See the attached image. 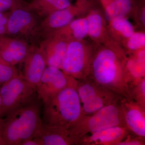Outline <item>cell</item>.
<instances>
[{"mask_svg":"<svg viewBox=\"0 0 145 145\" xmlns=\"http://www.w3.org/2000/svg\"><path fill=\"white\" fill-rule=\"evenodd\" d=\"M127 53L111 40L106 44H98L91 63L87 78L113 91L128 100H133L130 81L127 70Z\"/></svg>","mask_w":145,"mask_h":145,"instance_id":"obj_1","label":"cell"},{"mask_svg":"<svg viewBox=\"0 0 145 145\" xmlns=\"http://www.w3.org/2000/svg\"><path fill=\"white\" fill-rule=\"evenodd\" d=\"M5 117L3 136L6 145H21L35 138L42 125L39 105L33 101Z\"/></svg>","mask_w":145,"mask_h":145,"instance_id":"obj_2","label":"cell"},{"mask_svg":"<svg viewBox=\"0 0 145 145\" xmlns=\"http://www.w3.org/2000/svg\"><path fill=\"white\" fill-rule=\"evenodd\" d=\"M77 86L68 87L44 102L43 123L69 129L82 115Z\"/></svg>","mask_w":145,"mask_h":145,"instance_id":"obj_3","label":"cell"},{"mask_svg":"<svg viewBox=\"0 0 145 145\" xmlns=\"http://www.w3.org/2000/svg\"><path fill=\"white\" fill-rule=\"evenodd\" d=\"M126 127L121 103L109 105L93 114L81 116L69 129L75 145L84 136L110 127Z\"/></svg>","mask_w":145,"mask_h":145,"instance_id":"obj_4","label":"cell"},{"mask_svg":"<svg viewBox=\"0 0 145 145\" xmlns=\"http://www.w3.org/2000/svg\"><path fill=\"white\" fill-rule=\"evenodd\" d=\"M77 89L82 105V116L93 114L109 105L121 103L125 99L88 78L78 81Z\"/></svg>","mask_w":145,"mask_h":145,"instance_id":"obj_5","label":"cell"},{"mask_svg":"<svg viewBox=\"0 0 145 145\" xmlns=\"http://www.w3.org/2000/svg\"><path fill=\"white\" fill-rule=\"evenodd\" d=\"M98 45L85 39L69 42L61 70L78 81L87 78Z\"/></svg>","mask_w":145,"mask_h":145,"instance_id":"obj_6","label":"cell"},{"mask_svg":"<svg viewBox=\"0 0 145 145\" xmlns=\"http://www.w3.org/2000/svg\"><path fill=\"white\" fill-rule=\"evenodd\" d=\"M36 88L18 75L0 87L1 105L0 117L26 105L33 101Z\"/></svg>","mask_w":145,"mask_h":145,"instance_id":"obj_7","label":"cell"},{"mask_svg":"<svg viewBox=\"0 0 145 145\" xmlns=\"http://www.w3.org/2000/svg\"><path fill=\"white\" fill-rule=\"evenodd\" d=\"M78 82V80L61 69L54 67L47 66L36 87L38 98L44 102L66 88L77 86Z\"/></svg>","mask_w":145,"mask_h":145,"instance_id":"obj_8","label":"cell"},{"mask_svg":"<svg viewBox=\"0 0 145 145\" xmlns=\"http://www.w3.org/2000/svg\"><path fill=\"white\" fill-rule=\"evenodd\" d=\"M91 0L83 4H71L68 7L54 11L45 17L40 24V28L49 35L53 31L63 27L76 17L86 15L91 5Z\"/></svg>","mask_w":145,"mask_h":145,"instance_id":"obj_9","label":"cell"},{"mask_svg":"<svg viewBox=\"0 0 145 145\" xmlns=\"http://www.w3.org/2000/svg\"><path fill=\"white\" fill-rule=\"evenodd\" d=\"M39 27L36 14L25 7H19L8 12L6 35L27 37L35 33Z\"/></svg>","mask_w":145,"mask_h":145,"instance_id":"obj_10","label":"cell"},{"mask_svg":"<svg viewBox=\"0 0 145 145\" xmlns=\"http://www.w3.org/2000/svg\"><path fill=\"white\" fill-rule=\"evenodd\" d=\"M99 0H92L85 17L88 25V36L98 44H106L111 39L108 36L107 22Z\"/></svg>","mask_w":145,"mask_h":145,"instance_id":"obj_11","label":"cell"},{"mask_svg":"<svg viewBox=\"0 0 145 145\" xmlns=\"http://www.w3.org/2000/svg\"><path fill=\"white\" fill-rule=\"evenodd\" d=\"M23 63L24 75L22 76L36 88L47 66L42 48L31 47Z\"/></svg>","mask_w":145,"mask_h":145,"instance_id":"obj_12","label":"cell"},{"mask_svg":"<svg viewBox=\"0 0 145 145\" xmlns=\"http://www.w3.org/2000/svg\"><path fill=\"white\" fill-rule=\"evenodd\" d=\"M30 48L24 40L0 36V57L13 65L23 63Z\"/></svg>","mask_w":145,"mask_h":145,"instance_id":"obj_13","label":"cell"},{"mask_svg":"<svg viewBox=\"0 0 145 145\" xmlns=\"http://www.w3.org/2000/svg\"><path fill=\"white\" fill-rule=\"evenodd\" d=\"M129 131L126 127H110L84 136L78 145H118L128 137Z\"/></svg>","mask_w":145,"mask_h":145,"instance_id":"obj_14","label":"cell"},{"mask_svg":"<svg viewBox=\"0 0 145 145\" xmlns=\"http://www.w3.org/2000/svg\"><path fill=\"white\" fill-rule=\"evenodd\" d=\"M126 125L138 137H145V109L133 100L123 99L121 102Z\"/></svg>","mask_w":145,"mask_h":145,"instance_id":"obj_15","label":"cell"},{"mask_svg":"<svg viewBox=\"0 0 145 145\" xmlns=\"http://www.w3.org/2000/svg\"><path fill=\"white\" fill-rule=\"evenodd\" d=\"M35 138L39 145H75L68 129L43 122L40 132Z\"/></svg>","mask_w":145,"mask_h":145,"instance_id":"obj_16","label":"cell"},{"mask_svg":"<svg viewBox=\"0 0 145 145\" xmlns=\"http://www.w3.org/2000/svg\"><path fill=\"white\" fill-rule=\"evenodd\" d=\"M69 42L54 36H48L40 46L44 52L47 66L61 69Z\"/></svg>","mask_w":145,"mask_h":145,"instance_id":"obj_17","label":"cell"},{"mask_svg":"<svg viewBox=\"0 0 145 145\" xmlns=\"http://www.w3.org/2000/svg\"><path fill=\"white\" fill-rule=\"evenodd\" d=\"M107 22L116 18L132 17L140 0H99Z\"/></svg>","mask_w":145,"mask_h":145,"instance_id":"obj_18","label":"cell"},{"mask_svg":"<svg viewBox=\"0 0 145 145\" xmlns=\"http://www.w3.org/2000/svg\"><path fill=\"white\" fill-rule=\"evenodd\" d=\"M54 36L68 42L81 40L88 36V25L85 16L75 18L62 28L53 31L48 36Z\"/></svg>","mask_w":145,"mask_h":145,"instance_id":"obj_19","label":"cell"},{"mask_svg":"<svg viewBox=\"0 0 145 145\" xmlns=\"http://www.w3.org/2000/svg\"><path fill=\"white\" fill-rule=\"evenodd\" d=\"M107 30L110 38L120 45L135 31L133 25L126 18H116L108 22Z\"/></svg>","mask_w":145,"mask_h":145,"instance_id":"obj_20","label":"cell"},{"mask_svg":"<svg viewBox=\"0 0 145 145\" xmlns=\"http://www.w3.org/2000/svg\"><path fill=\"white\" fill-rule=\"evenodd\" d=\"M71 0H33L25 5L27 10L39 16L46 17L57 10L68 7Z\"/></svg>","mask_w":145,"mask_h":145,"instance_id":"obj_21","label":"cell"},{"mask_svg":"<svg viewBox=\"0 0 145 145\" xmlns=\"http://www.w3.org/2000/svg\"><path fill=\"white\" fill-rule=\"evenodd\" d=\"M127 53L145 48V32L144 30L135 31L120 44Z\"/></svg>","mask_w":145,"mask_h":145,"instance_id":"obj_22","label":"cell"},{"mask_svg":"<svg viewBox=\"0 0 145 145\" xmlns=\"http://www.w3.org/2000/svg\"><path fill=\"white\" fill-rule=\"evenodd\" d=\"M18 75V71L15 66L0 57V87Z\"/></svg>","mask_w":145,"mask_h":145,"instance_id":"obj_23","label":"cell"},{"mask_svg":"<svg viewBox=\"0 0 145 145\" xmlns=\"http://www.w3.org/2000/svg\"><path fill=\"white\" fill-rule=\"evenodd\" d=\"M132 17L137 26L142 30L145 31V0H140L137 8L135 9Z\"/></svg>","mask_w":145,"mask_h":145,"instance_id":"obj_24","label":"cell"},{"mask_svg":"<svg viewBox=\"0 0 145 145\" xmlns=\"http://www.w3.org/2000/svg\"><path fill=\"white\" fill-rule=\"evenodd\" d=\"M22 0H0V12L9 11L19 7H25Z\"/></svg>","mask_w":145,"mask_h":145,"instance_id":"obj_25","label":"cell"},{"mask_svg":"<svg viewBox=\"0 0 145 145\" xmlns=\"http://www.w3.org/2000/svg\"><path fill=\"white\" fill-rule=\"evenodd\" d=\"M8 13L0 12V36L6 35Z\"/></svg>","mask_w":145,"mask_h":145,"instance_id":"obj_26","label":"cell"},{"mask_svg":"<svg viewBox=\"0 0 145 145\" xmlns=\"http://www.w3.org/2000/svg\"><path fill=\"white\" fill-rule=\"evenodd\" d=\"M143 140L144 137H138L137 138L131 139L127 137L118 145H143L144 144Z\"/></svg>","mask_w":145,"mask_h":145,"instance_id":"obj_27","label":"cell"},{"mask_svg":"<svg viewBox=\"0 0 145 145\" xmlns=\"http://www.w3.org/2000/svg\"><path fill=\"white\" fill-rule=\"evenodd\" d=\"M4 123V119L2 117H0V145H6L3 136Z\"/></svg>","mask_w":145,"mask_h":145,"instance_id":"obj_28","label":"cell"},{"mask_svg":"<svg viewBox=\"0 0 145 145\" xmlns=\"http://www.w3.org/2000/svg\"><path fill=\"white\" fill-rule=\"evenodd\" d=\"M21 145H39V142L35 138L29 139L23 142Z\"/></svg>","mask_w":145,"mask_h":145,"instance_id":"obj_29","label":"cell"},{"mask_svg":"<svg viewBox=\"0 0 145 145\" xmlns=\"http://www.w3.org/2000/svg\"><path fill=\"white\" fill-rule=\"evenodd\" d=\"M88 0H77L76 3L77 4H83L86 2Z\"/></svg>","mask_w":145,"mask_h":145,"instance_id":"obj_30","label":"cell"},{"mask_svg":"<svg viewBox=\"0 0 145 145\" xmlns=\"http://www.w3.org/2000/svg\"><path fill=\"white\" fill-rule=\"evenodd\" d=\"M1 96H0V108H1Z\"/></svg>","mask_w":145,"mask_h":145,"instance_id":"obj_31","label":"cell"}]
</instances>
